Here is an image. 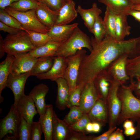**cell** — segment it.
<instances>
[{"instance_id":"cell-9","label":"cell","mask_w":140,"mask_h":140,"mask_svg":"<svg viewBox=\"0 0 140 140\" xmlns=\"http://www.w3.org/2000/svg\"><path fill=\"white\" fill-rule=\"evenodd\" d=\"M20 117L13 104L7 115L1 120L0 140L8 134H12L16 137L17 128Z\"/></svg>"},{"instance_id":"cell-7","label":"cell","mask_w":140,"mask_h":140,"mask_svg":"<svg viewBox=\"0 0 140 140\" xmlns=\"http://www.w3.org/2000/svg\"><path fill=\"white\" fill-rule=\"evenodd\" d=\"M120 83L113 80L108 96L106 104L108 115L109 129L116 127L121 107V101L117 94Z\"/></svg>"},{"instance_id":"cell-3","label":"cell","mask_w":140,"mask_h":140,"mask_svg":"<svg viewBox=\"0 0 140 140\" xmlns=\"http://www.w3.org/2000/svg\"><path fill=\"white\" fill-rule=\"evenodd\" d=\"M83 48H87L90 52L92 51L90 38L78 26L69 38L61 44L54 57L66 58L75 54Z\"/></svg>"},{"instance_id":"cell-59","label":"cell","mask_w":140,"mask_h":140,"mask_svg":"<svg viewBox=\"0 0 140 140\" xmlns=\"http://www.w3.org/2000/svg\"><path fill=\"white\" fill-rule=\"evenodd\" d=\"M37 0L38 1L39 0Z\"/></svg>"},{"instance_id":"cell-5","label":"cell","mask_w":140,"mask_h":140,"mask_svg":"<svg viewBox=\"0 0 140 140\" xmlns=\"http://www.w3.org/2000/svg\"><path fill=\"white\" fill-rule=\"evenodd\" d=\"M9 14L16 18L25 30L47 33L50 29L43 25L37 18L36 9L25 12L16 11L10 7L4 9Z\"/></svg>"},{"instance_id":"cell-49","label":"cell","mask_w":140,"mask_h":140,"mask_svg":"<svg viewBox=\"0 0 140 140\" xmlns=\"http://www.w3.org/2000/svg\"><path fill=\"white\" fill-rule=\"evenodd\" d=\"M19 0H0V8L4 9L7 7L9 6L12 3Z\"/></svg>"},{"instance_id":"cell-13","label":"cell","mask_w":140,"mask_h":140,"mask_svg":"<svg viewBox=\"0 0 140 140\" xmlns=\"http://www.w3.org/2000/svg\"><path fill=\"white\" fill-rule=\"evenodd\" d=\"M31 75V72L18 75L10 73L6 82V87L12 91L15 103L24 94V87L27 78Z\"/></svg>"},{"instance_id":"cell-4","label":"cell","mask_w":140,"mask_h":140,"mask_svg":"<svg viewBox=\"0 0 140 140\" xmlns=\"http://www.w3.org/2000/svg\"><path fill=\"white\" fill-rule=\"evenodd\" d=\"M3 46L5 53L14 56L27 53L36 47L28 33L24 30L7 35L3 39Z\"/></svg>"},{"instance_id":"cell-6","label":"cell","mask_w":140,"mask_h":140,"mask_svg":"<svg viewBox=\"0 0 140 140\" xmlns=\"http://www.w3.org/2000/svg\"><path fill=\"white\" fill-rule=\"evenodd\" d=\"M86 53V50L82 49L78 51L75 54L66 58L67 66L64 78L69 86L70 95L76 87L80 66Z\"/></svg>"},{"instance_id":"cell-61","label":"cell","mask_w":140,"mask_h":140,"mask_svg":"<svg viewBox=\"0 0 140 140\" xmlns=\"http://www.w3.org/2000/svg\"></svg>"},{"instance_id":"cell-14","label":"cell","mask_w":140,"mask_h":140,"mask_svg":"<svg viewBox=\"0 0 140 140\" xmlns=\"http://www.w3.org/2000/svg\"><path fill=\"white\" fill-rule=\"evenodd\" d=\"M99 98L93 82H89L82 92L79 106L84 113H88Z\"/></svg>"},{"instance_id":"cell-30","label":"cell","mask_w":140,"mask_h":140,"mask_svg":"<svg viewBox=\"0 0 140 140\" xmlns=\"http://www.w3.org/2000/svg\"><path fill=\"white\" fill-rule=\"evenodd\" d=\"M117 15L107 7L103 19L106 30L105 36L115 39V29Z\"/></svg>"},{"instance_id":"cell-10","label":"cell","mask_w":140,"mask_h":140,"mask_svg":"<svg viewBox=\"0 0 140 140\" xmlns=\"http://www.w3.org/2000/svg\"><path fill=\"white\" fill-rule=\"evenodd\" d=\"M20 117L24 118L28 123L31 124L35 115L38 113L34 102L30 96L25 94L13 103Z\"/></svg>"},{"instance_id":"cell-51","label":"cell","mask_w":140,"mask_h":140,"mask_svg":"<svg viewBox=\"0 0 140 140\" xmlns=\"http://www.w3.org/2000/svg\"><path fill=\"white\" fill-rule=\"evenodd\" d=\"M134 122L131 120L128 119L125 120L123 123V127L126 129L134 126Z\"/></svg>"},{"instance_id":"cell-35","label":"cell","mask_w":140,"mask_h":140,"mask_svg":"<svg viewBox=\"0 0 140 140\" xmlns=\"http://www.w3.org/2000/svg\"><path fill=\"white\" fill-rule=\"evenodd\" d=\"M25 30L28 33L31 41L36 47L42 46L52 40L47 33Z\"/></svg>"},{"instance_id":"cell-22","label":"cell","mask_w":140,"mask_h":140,"mask_svg":"<svg viewBox=\"0 0 140 140\" xmlns=\"http://www.w3.org/2000/svg\"><path fill=\"white\" fill-rule=\"evenodd\" d=\"M55 81L58 87L56 106L59 110H63L68 107L70 96L69 87L63 78H60Z\"/></svg>"},{"instance_id":"cell-44","label":"cell","mask_w":140,"mask_h":140,"mask_svg":"<svg viewBox=\"0 0 140 140\" xmlns=\"http://www.w3.org/2000/svg\"><path fill=\"white\" fill-rule=\"evenodd\" d=\"M21 30L14 28L9 26L1 22H0V30L7 32L10 34H16Z\"/></svg>"},{"instance_id":"cell-28","label":"cell","mask_w":140,"mask_h":140,"mask_svg":"<svg viewBox=\"0 0 140 140\" xmlns=\"http://www.w3.org/2000/svg\"><path fill=\"white\" fill-rule=\"evenodd\" d=\"M106 6L116 15L124 13L131 9L134 5L130 0H98Z\"/></svg>"},{"instance_id":"cell-25","label":"cell","mask_w":140,"mask_h":140,"mask_svg":"<svg viewBox=\"0 0 140 140\" xmlns=\"http://www.w3.org/2000/svg\"><path fill=\"white\" fill-rule=\"evenodd\" d=\"M62 43L52 40L42 46L36 47L28 53L36 58L44 57H54Z\"/></svg>"},{"instance_id":"cell-41","label":"cell","mask_w":140,"mask_h":140,"mask_svg":"<svg viewBox=\"0 0 140 140\" xmlns=\"http://www.w3.org/2000/svg\"><path fill=\"white\" fill-rule=\"evenodd\" d=\"M38 1L44 4L51 9L58 11L62 6L64 0H39Z\"/></svg>"},{"instance_id":"cell-37","label":"cell","mask_w":140,"mask_h":140,"mask_svg":"<svg viewBox=\"0 0 140 140\" xmlns=\"http://www.w3.org/2000/svg\"><path fill=\"white\" fill-rule=\"evenodd\" d=\"M69 108V112L65 116L63 120L69 125L75 123L85 113L79 106H73Z\"/></svg>"},{"instance_id":"cell-48","label":"cell","mask_w":140,"mask_h":140,"mask_svg":"<svg viewBox=\"0 0 140 140\" xmlns=\"http://www.w3.org/2000/svg\"><path fill=\"white\" fill-rule=\"evenodd\" d=\"M136 80L134 81L129 85L131 89L133 92L134 91L140 89V76L136 78Z\"/></svg>"},{"instance_id":"cell-1","label":"cell","mask_w":140,"mask_h":140,"mask_svg":"<svg viewBox=\"0 0 140 140\" xmlns=\"http://www.w3.org/2000/svg\"><path fill=\"white\" fill-rule=\"evenodd\" d=\"M90 39L92 49L82 61L77 84L85 86L89 82H93L99 73L106 69L120 56L127 54L129 58H132L140 52V36L122 41L107 36L99 43L95 40L94 37H92Z\"/></svg>"},{"instance_id":"cell-18","label":"cell","mask_w":140,"mask_h":140,"mask_svg":"<svg viewBox=\"0 0 140 140\" xmlns=\"http://www.w3.org/2000/svg\"><path fill=\"white\" fill-rule=\"evenodd\" d=\"M75 3L72 0H64V3L58 11L55 24H68L77 17L78 13L75 8Z\"/></svg>"},{"instance_id":"cell-52","label":"cell","mask_w":140,"mask_h":140,"mask_svg":"<svg viewBox=\"0 0 140 140\" xmlns=\"http://www.w3.org/2000/svg\"><path fill=\"white\" fill-rule=\"evenodd\" d=\"M93 125V132L98 133L100 132L101 125L99 123L96 122H92Z\"/></svg>"},{"instance_id":"cell-58","label":"cell","mask_w":140,"mask_h":140,"mask_svg":"<svg viewBox=\"0 0 140 140\" xmlns=\"http://www.w3.org/2000/svg\"><path fill=\"white\" fill-rule=\"evenodd\" d=\"M134 5L140 4V0H130Z\"/></svg>"},{"instance_id":"cell-39","label":"cell","mask_w":140,"mask_h":140,"mask_svg":"<svg viewBox=\"0 0 140 140\" xmlns=\"http://www.w3.org/2000/svg\"><path fill=\"white\" fill-rule=\"evenodd\" d=\"M85 86L81 84L77 85L75 89L70 95L68 108L73 106H79L81 93Z\"/></svg>"},{"instance_id":"cell-11","label":"cell","mask_w":140,"mask_h":140,"mask_svg":"<svg viewBox=\"0 0 140 140\" xmlns=\"http://www.w3.org/2000/svg\"><path fill=\"white\" fill-rule=\"evenodd\" d=\"M12 65L10 73L18 75L31 72L37 58L27 53L17 55Z\"/></svg>"},{"instance_id":"cell-33","label":"cell","mask_w":140,"mask_h":140,"mask_svg":"<svg viewBox=\"0 0 140 140\" xmlns=\"http://www.w3.org/2000/svg\"><path fill=\"white\" fill-rule=\"evenodd\" d=\"M39 2L36 0H19L11 4L9 7L19 12H25L36 9Z\"/></svg>"},{"instance_id":"cell-40","label":"cell","mask_w":140,"mask_h":140,"mask_svg":"<svg viewBox=\"0 0 140 140\" xmlns=\"http://www.w3.org/2000/svg\"><path fill=\"white\" fill-rule=\"evenodd\" d=\"M43 133V129L39 121L37 122L33 121L31 124V140H41Z\"/></svg>"},{"instance_id":"cell-53","label":"cell","mask_w":140,"mask_h":140,"mask_svg":"<svg viewBox=\"0 0 140 140\" xmlns=\"http://www.w3.org/2000/svg\"><path fill=\"white\" fill-rule=\"evenodd\" d=\"M3 39L2 37L0 34V58H2L4 55L5 53L3 46Z\"/></svg>"},{"instance_id":"cell-27","label":"cell","mask_w":140,"mask_h":140,"mask_svg":"<svg viewBox=\"0 0 140 140\" xmlns=\"http://www.w3.org/2000/svg\"><path fill=\"white\" fill-rule=\"evenodd\" d=\"M15 58L14 56L7 54L5 59L0 63V102L4 100L1 94L2 90L6 87L8 77L10 73L11 68Z\"/></svg>"},{"instance_id":"cell-55","label":"cell","mask_w":140,"mask_h":140,"mask_svg":"<svg viewBox=\"0 0 140 140\" xmlns=\"http://www.w3.org/2000/svg\"><path fill=\"white\" fill-rule=\"evenodd\" d=\"M4 140H17L16 137L13 135L9 136L8 134L5 135L3 138Z\"/></svg>"},{"instance_id":"cell-2","label":"cell","mask_w":140,"mask_h":140,"mask_svg":"<svg viewBox=\"0 0 140 140\" xmlns=\"http://www.w3.org/2000/svg\"><path fill=\"white\" fill-rule=\"evenodd\" d=\"M133 92L129 86L120 85L119 86L117 94L121 107L117 125L122 124L128 119L134 122L140 118V99L135 96Z\"/></svg>"},{"instance_id":"cell-56","label":"cell","mask_w":140,"mask_h":140,"mask_svg":"<svg viewBox=\"0 0 140 140\" xmlns=\"http://www.w3.org/2000/svg\"><path fill=\"white\" fill-rule=\"evenodd\" d=\"M136 96L140 99V89L133 92Z\"/></svg>"},{"instance_id":"cell-19","label":"cell","mask_w":140,"mask_h":140,"mask_svg":"<svg viewBox=\"0 0 140 140\" xmlns=\"http://www.w3.org/2000/svg\"><path fill=\"white\" fill-rule=\"evenodd\" d=\"M87 114L92 122H98L102 126L108 123V115L107 104L99 98Z\"/></svg>"},{"instance_id":"cell-17","label":"cell","mask_w":140,"mask_h":140,"mask_svg":"<svg viewBox=\"0 0 140 140\" xmlns=\"http://www.w3.org/2000/svg\"><path fill=\"white\" fill-rule=\"evenodd\" d=\"M49 88L47 86L41 83L35 86L30 92L29 95L35 103L40 117L44 114L46 108L45 97Z\"/></svg>"},{"instance_id":"cell-43","label":"cell","mask_w":140,"mask_h":140,"mask_svg":"<svg viewBox=\"0 0 140 140\" xmlns=\"http://www.w3.org/2000/svg\"><path fill=\"white\" fill-rule=\"evenodd\" d=\"M116 128V127L109 128L107 131L99 136H93L92 140H108L111 134Z\"/></svg>"},{"instance_id":"cell-15","label":"cell","mask_w":140,"mask_h":140,"mask_svg":"<svg viewBox=\"0 0 140 140\" xmlns=\"http://www.w3.org/2000/svg\"><path fill=\"white\" fill-rule=\"evenodd\" d=\"M113 79L106 69L99 73L93 81L98 98L106 104L110 88Z\"/></svg>"},{"instance_id":"cell-57","label":"cell","mask_w":140,"mask_h":140,"mask_svg":"<svg viewBox=\"0 0 140 140\" xmlns=\"http://www.w3.org/2000/svg\"><path fill=\"white\" fill-rule=\"evenodd\" d=\"M132 9L140 11V4L134 5Z\"/></svg>"},{"instance_id":"cell-23","label":"cell","mask_w":140,"mask_h":140,"mask_svg":"<svg viewBox=\"0 0 140 140\" xmlns=\"http://www.w3.org/2000/svg\"><path fill=\"white\" fill-rule=\"evenodd\" d=\"M54 110L51 104L46 105L43 115L39 118L44 134L45 140H52Z\"/></svg>"},{"instance_id":"cell-29","label":"cell","mask_w":140,"mask_h":140,"mask_svg":"<svg viewBox=\"0 0 140 140\" xmlns=\"http://www.w3.org/2000/svg\"><path fill=\"white\" fill-rule=\"evenodd\" d=\"M54 57H44L38 58L31 72V75L45 73L48 71L53 66Z\"/></svg>"},{"instance_id":"cell-60","label":"cell","mask_w":140,"mask_h":140,"mask_svg":"<svg viewBox=\"0 0 140 140\" xmlns=\"http://www.w3.org/2000/svg\"></svg>"},{"instance_id":"cell-32","label":"cell","mask_w":140,"mask_h":140,"mask_svg":"<svg viewBox=\"0 0 140 140\" xmlns=\"http://www.w3.org/2000/svg\"><path fill=\"white\" fill-rule=\"evenodd\" d=\"M31 124L21 117L17 129V140H31Z\"/></svg>"},{"instance_id":"cell-42","label":"cell","mask_w":140,"mask_h":140,"mask_svg":"<svg viewBox=\"0 0 140 140\" xmlns=\"http://www.w3.org/2000/svg\"><path fill=\"white\" fill-rule=\"evenodd\" d=\"M92 137L93 136L86 135L85 133L71 129L67 140H92Z\"/></svg>"},{"instance_id":"cell-38","label":"cell","mask_w":140,"mask_h":140,"mask_svg":"<svg viewBox=\"0 0 140 140\" xmlns=\"http://www.w3.org/2000/svg\"><path fill=\"white\" fill-rule=\"evenodd\" d=\"M87 113H85L82 116L73 124L69 125L70 129L74 131L85 133L87 124L91 122Z\"/></svg>"},{"instance_id":"cell-46","label":"cell","mask_w":140,"mask_h":140,"mask_svg":"<svg viewBox=\"0 0 140 140\" xmlns=\"http://www.w3.org/2000/svg\"><path fill=\"white\" fill-rule=\"evenodd\" d=\"M136 122L137 125L135 127L136 132L134 135L130 137V140H134L140 138V118L137 120Z\"/></svg>"},{"instance_id":"cell-54","label":"cell","mask_w":140,"mask_h":140,"mask_svg":"<svg viewBox=\"0 0 140 140\" xmlns=\"http://www.w3.org/2000/svg\"><path fill=\"white\" fill-rule=\"evenodd\" d=\"M93 123L91 122L87 124L85 128V131L86 132L90 133L93 132Z\"/></svg>"},{"instance_id":"cell-16","label":"cell","mask_w":140,"mask_h":140,"mask_svg":"<svg viewBox=\"0 0 140 140\" xmlns=\"http://www.w3.org/2000/svg\"><path fill=\"white\" fill-rule=\"evenodd\" d=\"M78 25L77 23L65 25L54 24L47 34L52 40L63 43L69 38Z\"/></svg>"},{"instance_id":"cell-12","label":"cell","mask_w":140,"mask_h":140,"mask_svg":"<svg viewBox=\"0 0 140 140\" xmlns=\"http://www.w3.org/2000/svg\"><path fill=\"white\" fill-rule=\"evenodd\" d=\"M67 63L65 58L60 57H54L53 66L48 71L35 76L40 80L48 79L56 81L58 79L63 78Z\"/></svg>"},{"instance_id":"cell-50","label":"cell","mask_w":140,"mask_h":140,"mask_svg":"<svg viewBox=\"0 0 140 140\" xmlns=\"http://www.w3.org/2000/svg\"><path fill=\"white\" fill-rule=\"evenodd\" d=\"M136 131L135 127H134L125 129L124 134L127 136H131L134 134Z\"/></svg>"},{"instance_id":"cell-26","label":"cell","mask_w":140,"mask_h":140,"mask_svg":"<svg viewBox=\"0 0 140 140\" xmlns=\"http://www.w3.org/2000/svg\"><path fill=\"white\" fill-rule=\"evenodd\" d=\"M117 15L115 29V39L118 41L124 40L130 33L131 27L129 25L127 15L125 13Z\"/></svg>"},{"instance_id":"cell-34","label":"cell","mask_w":140,"mask_h":140,"mask_svg":"<svg viewBox=\"0 0 140 140\" xmlns=\"http://www.w3.org/2000/svg\"><path fill=\"white\" fill-rule=\"evenodd\" d=\"M91 33L93 34L94 39L97 42H100L105 37L106 29L103 19L100 16L96 19Z\"/></svg>"},{"instance_id":"cell-45","label":"cell","mask_w":140,"mask_h":140,"mask_svg":"<svg viewBox=\"0 0 140 140\" xmlns=\"http://www.w3.org/2000/svg\"><path fill=\"white\" fill-rule=\"evenodd\" d=\"M125 138L123 134V130L118 128L116 129L110 135L108 140H124Z\"/></svg>"},{"instance_id":"cell-47","label":"cell","mask_w":140,"mask_h":140,"mask_svg":"<svg viewBox=\"0 0 140 140\" xmlns=\"http://www.w3.org/2000/svg\"><path fill=\"white\" fill-rule=\"evenodd\" d=\"M126 14L127 16H132L136 20L140 22V11L131 9L128 11Z\"/></svg>"},{"instance_id":"cell-21","label":"cell","mask_w":140,"mask_h":140,"mask_svg":"<svg viewBox=\"0 0 140 140\" xmlns=\"http://www.w3.org/2000/svg\"><path fill=\"white\" fill-rule=\"evenodd\" d=\"M35 11L38 19L44 25L50 29L55 24L58 15V11L53 10L39 2Z\"/></svg>"},{"instance_id":"cell-8","label":"cell","mask_w":140,"mask_h":140,"mask_svg":"<svg viewBox=\"0 0 140 140\" xmlns=\"http://www.w3.org/2000/svg\"><path fill=\"white\" fill-rule=\"evenodd\" d=\"M129 56L123 55L114 60L106 69L113 80L124 85L130 80L127 70V65Z\"/></svg>"},{"instance_id":"cell-36","label":"cell","mask_w":140,"mask_h":140,"mask_svg":"<svg viewBox=\"0 0 140 140\" xmlns=\"http://www.w3.org/2000/svg\"><path fill=\"white\" fill-rule=\"evenodd\" d=\"M0 21L11 27L25 30L20 22L14 17L8 13L5 9H0Z\"/></svg>"},{"instance_id":"cell-20","label":"cell","mask_w":140,"mask_h":140,"mask_svg":"<svg viewBox=\"0 0 140 140\" xmlns=\"http://www.w3.org/2000/svg\"><path fill=\"white\" fill-rule=\"evenodd\" d=\"M76 9L83 20L85 25L91 32L95 20L102 13V10L95 2L92 3V7L90 9H84L79 5Z\"/></svg>"},{"instance_id":"cell-24","label":"cell","mask_w":140,"mask_h":140,"mask_svg":"<svg viewBox=\"0 0 140 140\" xmlns=\"http://www.w3.org/2000/svg\"><path fill=\"white\" fill-rule=\"evenodd\" d=\"M70 130L69 125L64 120L60 119L54 111L52 140H67Z\"/></svg>"},{"instance_id":"cell-31","label":"cell","mask_w":140,"mask_h":140,"mask_svg":"<svg viewBox=\"0 0 140 140\" xmlns=\"http://www.w3.org/2000/svg\"><path fill=\"white\" fill-rule=\"evenodd\" d=\"M127 70L130 83L133 82L134 79L140 76V52L134 57L128 58Z\"/></svg>"}]
</instances>
